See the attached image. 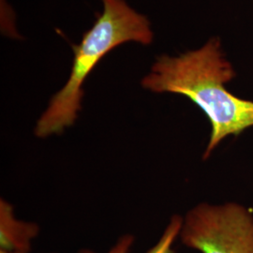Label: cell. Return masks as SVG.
Returning a JSON list of instances; mask_svg holds the SVG:
<instances>
[{
  "label": "cell",
  "instance_id": "1",
  "mask_svg": "<svg viewBox=\"0 0 253 253\" xmlns=\"http://www.w3.org/2000/svg\"><path fill=\"white\" fill-rule=\"evenodd\" d=\"M236 77L219 37H212L199 49L177 56L163 55L144 77L142 85L154 93L182 95L199 107L211 124L203 156L208 160L222 140L253 126V101L226 88Z\"/></svg>",
  "mask_w": 253,
  "mask_h": 253
},
{
  "label": "cell",
  "instance_id": "2",
  "mask_svg": "<svg viewBox=\"0 0 253 253\" xmlns=\"http://www.w3.org/2000/svg\"><path fill=\"white\" fill-rule=\"evenodd\" d=\"M101 1L102 13L84 34L81 43L73 46L74 59L68 81L37 121L34 133L38 138L61 134L75 123L81 111L83 84L105 54L126 42L148 45L153 41L149 21L124 0Z\"/></svg>",
  "mask_w": 253,
  "mask_h": 253
},
{
  "label": "cell",
  "instance_id": "3",
  "mask_svg": "<svg viewBox=\"0 0 253 253\" xmlns=\"http://www.w3.org/2000/svg\"><path fill=\"white\" fill-rule=\"evenodd\" d=\"M181 242L202 253H253V214L236 203H202L183 218Z\"/></svg>",
  "mask_w": 253,
  "mask_h": 253
},
{
  "label": "cell",
  "instance_id": "4",
  "mask_svg": "<svg viewBox=\"0 0 253 253\" xmlns=\"http://www.w3.org/2000/svg\"><path fill=\"white\" fill-rule=\"evenodd\" d=\"M39 234L34 223L18 220L12 206L5 200L0 201V252L29 253L31 241Z\"/></svg>",
  "mask_w": 253,
  "mask_h": 253
},
{
  "label": "cell",
  "instance_id": "5",
  "mask_svg": "<svg viewBox=\"0 0 253 253\" xmlns=\"http://www.w3.org/2000/svg\"><path fill=\"white\" fill-rule=\"evenodd\" d=\"M183 217L175 215L171 218L169 224L164 230L158 243L152 247L146 253H172V247L175 239L180 235ZM134 243V236L131 235H122L118 242L106 253H128ZM78 253H97L93 251L84 249Z\"/></svg>",
  "mask_w": 253,
  "mask_h": 253
},
{
  "label": "cell",
  "instance_id": "6",
  "mask_svg": "<svg viewBox=\"0 0 253 253\" xmlns=\"http://www.w3.org/2000/svg\"><path fill=\"white\" fill-rule=\"evenodd\" d=\"M0 253H4V252H0Z\"/></svg>",
  "mask_w": 253,
  "mask_h": 253
}]
</instances>
